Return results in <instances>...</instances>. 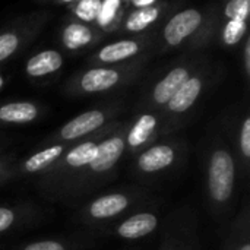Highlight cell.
Instances as JSON below:
<instances>
[{
	"label": "cell",
	"mask_w": 250,
	"mask_h": 250,
	"mask_svg": "<svg viewBox=\"0 0 250 250\" xmlns=\"http://www.w3.org/2000/svg\"><path fill=\"white\" fill-rule=\"evenodd\" d=\"M149 60V54L139 59L113 64V66H92L70 78L67 89L73 94H100L111 91L117 86L132 82Z\"/></svg>",
	"instance_id": "cell-1"
},
{
	"label": "cell",
	"mask_w": 250,
	"mask_h": 250,
	"mask_svg": "<svg viewBox=\"0 0 250 250\" xmlns=\"http://www.w3.org/2000/svg\"><path fill=\"white\" fill-rule=\"evenodd\" d=\"M212 13L207 15L205 12L196 7H188L174 13L164 23L161 37L163 42L167 48H177L185 44L196 45L199 42H205L208 37H211V31L214 25Z\"/></svg>",
	"instance_id": "cell-2"
},
{
	"label": "cell",
	"mask_w": 250,
	"mask_h": 250,
	"mask_svg": "<svg viewBox=\"0 0 250 250\" xmlns=\"http://www.w3.org/2000/svg\"><path fill=\"white\" fill-rule=\"evenodd\" d=\"M48 15L34 13L19 19L0 32V63L12 59L23 47H26L41 31Z\"/></svg>",
	"instance_id": "cell-3"
},
{
	"label": "cell",
	"mask_w": 250,
	"mask_h": 250,
	"mask_svg": "<svg viewBox=\"0 0 250 250\" xmlns=\"http://www.w3.org/2000/svg\"><path fill=\"white\" fill-rule=\"evenodd\" d=\"M236 167L227 149H215L208 166V189L212 201L224 204L230 201L234 189Z\"/></svg>",
	"instance_id": "cell-4"
},
{
	"label": "cell",
	"mask_w": 250,
	"mask_h": 250,
	"mask_svg": "<svg viewBox=\"0 0 250 250\" xmlns=\"http://www.w3.org/2000/svg\"><path fill=\"white\" fill-rule=\"evenodd\" d=\"M149 47H152L151 37L138 35L133 38H123L101 47L89 57L88 63L92 66H113L126 63L148 54L146 50Z\"/></svg>",
	"instance_id": "cell-5"
},
{
	"label": "cell",
	"mask_w": 250,
	"mask_h": 250,
	"mask_svg": "<svg viewBox=\"0 0 250 250\" xmlns=\"http://www.w3.org/2000/svg\"><path fill=\"white\" fill-rule=\"evenodd\" d=\"M199 62L188 59L171 67L152 88L151 100L155 105H166L179 88L199 69Z\"/></svg>",
	"instance_id": "cell-6"
},
{
	"label": "cell",
	"mask_w": 250,
	"mask_h": 250,
	"mask_svg": "<svg viewBox=\"0 0 250 250\" xmlns=\"http://www.w3.org/2000/svg\"><path fill=\"white\" fill-rule=\"evenodd\" d=\"M105 34L95 25L81 22L78 19L69 21L60 31L62 45L69 51H79L95 45Z\"/></svg>",
	"instance_id": "cell-7"
},
{
	"label": "cell",
	"mask_w": 250,
	"mask_h": 250,
	"mask_svg": "<svg viewBox=\"0 0 250 250\" xmlns=\"http://www.w3.org/2000/svg\"><path fill=\"white\" fill-rule=\"evenodd\" d=\"M207 82V70L204 67H199L180 88L179 91L170 98V101L166 104L167 110L174 114L186 113L199 98V95L204 91Z\"/></svg>",
	"instance_id": "cell-8"
},
{
	"label": "cell",
	"mask_w": 250,
	"mask_h": 250,
	"mask_svg": "<svg viewBox=\"0 0 250 250\" xmlns=\"http://www.w3.org/2000/svg\"><path fill=\"white\" fill-rule=\"evenodd\" d=\"M107 120V113L103 110H89L85 111L70 122H67L59 132L60 138L64 141H75L78 138H82L98 127H101Z\"/></svg>",
	"instance_id": "cell-9"
},
{
	"label": "cell",
	"mask_w": 250,
	"mask_h": 250,
	"mask_svg": "<svg viewBox=\"0 0 250 250\" xmlns=\"http://www.w3.org/2000/svg\"><path fill=\"white\" fill-rule=\"evenodd\" d=\"M64 64V56L54 48L42 50L35 53L25 63V73L31 79L47 78L62 69Z\"/></svg>",
	"instance_id": "cell-10"
},
{
	"label": "cell",
	"mask_w": 250,
	"mask_h": 250,
	"mask_svg": "<svg viewBox=\"0 0 250 250\" xmlns=\"http://www.w3.org/2000/svg\"><path fill=\"white\" fill-rule=\"evenodd\" d=\"M166 9H167V6L164 3L144 4V6L136 7L123 21L125 31L141 35V32L148 31L154 23H157L160 21V18L163 16Z\"/></svg>",
	"instance_id": "cell-11"
},
{
	"label": "cell",
	"mask_w": 250,
	"mask_h": 250,
	"mask_svg": "<svg viewBox=\"0 0 250 250\" xmlns=\"http://www.w3.org/2000/svg\"><path fill=\"white\" fill-rule=\"evenodd\" d=\"M125 151V139L120 135L111 136L97 145V152L94 160L89 163L91 170L95 173L110 171Z\"/></svg>",
	"instance_id": "cell-12"
},
{
	"label": "cell",
	"mask_w": 250,
	"mask_h": 250,
	"mask_svg": "<svg viewBox=\"0 0 250 250\" xmlns=\"http://www.w3.org/2000/svg\"><path fill=\"white\" fill-rule=\"evenodd\" d=\"M176 158L174 149L170 145L161 144L154 145L145 152L141 154L138 158V166L145 173H157L160 170H164L173 164Z\"/></svg>",
	"instance_id": "cell-13"
},
{
	"label": "cell",
	"mask_w": 250,
	"mask_h": 250,
	"mask_svg": "<svg viewBox=\"0 0 250 250\" xmlns=\"http://www.w3.org/2000/svg\"><path fill=\"white\" fill-rule=\"evenodd\" d=\"M158 226V220L154 214L142 212L136 214L117 227V234L123 239H141L152 233Z\"/></svg>",
	"instance_id": "cell-14"
},
{
	"label": "cell",
	"mask_w": 250,
	"mask_h": 250,
	"mask_svg": "<svg viewBox=\"0 0 250 250\" xmlns=\"http://www.w3.org/2000/svg\"><path fill=\"white\" fill-rule=\"evenodd\" d=\"M40 114L38 107L31 101H15L0 105V122L23 125L34 122Z\"/></svg>",
	"instance_id": "cell-15"
},
{
	"label": "cell",
	"mask_w": 250,
	"mask_h": 250,
	"mask_svg": "<svg viewBox=\"0 0 250 250\" xmlns=\"http://www.w3.org/2000/svg\"><path fill=\"white\" fill-rule=\"evenodd\" d=\"M125 16L123 0H101V7L95 26L104 34H110L120 28Z\"/></svg>",
	"instance_id": "cell-16"
},
{
	"label": "cell",
	"mask_w": 250,
	"mask_h": 250,
	"mask_svg": "<svg viewBox=\"0 0 250 250\" xmlns=\"http://www.w3.org/2000/svg\"><path fill=\"white\" fill-rule=\"evenodd\" d=\"M129 205V201L122 193H111L95 199L89 207V214L92 218L105 220L123 212Z\"/></svg>",
	"instance_id": "cell-17"
},
{
	"label": "cell",
	"mask_w": 250,
	"mask_h": 250,
	"mask_svg": "<svg viewBox=\"0 0 250 250\" xmlns=\"http://www.w3.org/2000/svg\"><path fill=\"white\" fill-rule=\"evenodd\" d=\"M62 154H63V146L62 145H54V146L45 148V149L34 154L31 158H28L25 161V170L28 173L41 171V170L47 168L48 166H51Z\"/></svg>",
	"instance_id": "cell-18"
},
{
	"label": "cell",
	"mask_w": 250,
	"mask_h": 250,
	"mask_svg": "<svg viewBox=\"0 0 250 250\" xmlns=\"http://www.w3.org/2000/svg\"><path fill=\"white\" fill-rule=\"evenodd\" d=\"M155 127H157V117L155 116H152V114L141 116L129 133V144L132 146L142 145L151 136V133L155 130Z\"/></svg>",
	"instance_id": "cell-19"
},
{
	"label": "cell",
	"mask_w": 250,
	"mask_h": 250,
	"mask_svg": "<svg viewBox=\"0 0 250 250\" xmlns=\"http://www.w3.org/2000/svg\"><path fill=\"white\" fill-rule=\"evenodd\" d=\"M101 7V0H78L72 6V13L75 19L95 25Z\"/></svg>",
	"instance_id": "cell-20"
},
{
	"label": "cell",
	"mask_w": 250,
	"mask_h": 250,
	"mask_svg": "<svg viewBox=\"0 0 250 250\" xmlns=\"http://www.w3.org/2000/svg\"><path fill=\"white\" fill-rule=\"evenodd\" d=\"M97 152V144L94 142H83L81 145H78L76 148H73L67 157H66V163L73 167V168H79L83 167L86 164H89Z\"/></svg>",
	"instance_id": "cell-21"
},
{
	"label": "cell",
	"mask_w": 250,
	"mask_h": 250,
	"mask_svg": "<svg viewBox=\"0 0 250 250\" xmlns=\"http://www.w3.org/2000/svg\"><path fill=\"white\" fill-rule=\"evenodd\" d=\"M248 35V21H227L223 26L221 38L223 42L229 47L240 44Z\"/></svg>",
	"instance_id": "cell-22"
},
{
	"label": "cell",
	"mask_w": 250,
	"mask_h": 250,
	"mask_svg": "<svg viewBox=\"0 0 250 250\" xmlns=\"http://www.w3.org/2000/svg\"><path fill=\"white\" fill-rule=\"evenodd\" d=\"M250 0H229L224 6V18L227 21H248Z\"/></svg>",
	"instance_id": "cell-23"
},
{
	"label": "cell",
	"mask_w": 250,
	"mask_h": 250,
	"mask_svg": "<svg viewBox=\"0 0 250 250\" xmlns=\"http://www.w3.org/2000/svg\"><path fill=\"white\" fill-rule=\"evenodd\" d=\"M240 149L245 158L250 157V117H246L240 127Z\"/></svg>",
	"instance_id": "cell-24"
},
{
	"label": "cell",
	"mask_w": 250,
	"mask_h": 250,
	"mask_svg": "<svg viewBox=\"0 0 250 250\" xmlns=\"http://www.w3.org/2000/svg\"><path fill=\"white\" fill-rule=\"evenodd\" d=\"M23 250H66L63 248V245L57 243V242H37V243H31L28 245Z\"/></svg>",
	"instance_id": "cell-25"
},
{
	"label": "cell",
	"mask_w": 250,
	"mask_h": 250,
	"mask_svg": "<svg viewBox=\"0 0 250 250\" xmlns=\"http://www.w3.org/2000/svg\"><path fill=\"white\" fill-rule=\"evenodd\" d=\"M15 221V214L9 208H0V233L7 230Z\"/></svg>",
	"instance_id": "cell-26"
},
{
	"label": "cell",
	"mask_w": 250,
	"mask_h": 250,
	"mask_svg": "<svg viewBox=\"0 0 250 250\" xmlns=\"http://www.w3.org/2000/svg\"><path fill=\"white\" fill-rule=\"evenodd\" d=\"M243 62H245V73L246 76H250V38L249 35L245 37L243 40Z\"/></svg>",
	"instance_id": "cell-27"
},
{
	"label": "cell",
	"mask_w": 250,
	"mask_h": 250,
	"mask_svg": "<svg viewBox=\"0 0 250 250\" xmlns=\"http://www.w3.org/2000/svg\"><path fill=\"white\" fill-rule=\"evenodd\" d=\"M57 4H73L75 1H78V0H54Z\"/></svg>",
	"instance_id": "cell-28"
},
{
	"label": "cell",
	"mask_w": 250,
	"mask_h": 250,
	"mask_svg": "<svg viewBox=\"0 0 250 250\" xmlns=\"http://www.w3.org/2000/svg\"><path fill=\"white\" fill-rule=\"evenodd\" d=\"M4 83H6V79H4V76H3V75L0 73V89H1L3 86H4Z\"/></svg>",
	"instance_id": "cell-29"
},
{
	"label": "cell",
	"mask_w": 250,
	"mask_h": 250,
	"mask_svg": "<svg viewBox=\"0 0 250 250\" xmlns=\"http://www.w3.org/2000/svg\"><path fill=\"white\" fill-rule=\"evenodd\" d=\"M240 250H250V246L249 245H243V246L240 248Z\"/></svg>",
	"instance_id": "cell-30"
}]
</instances>
